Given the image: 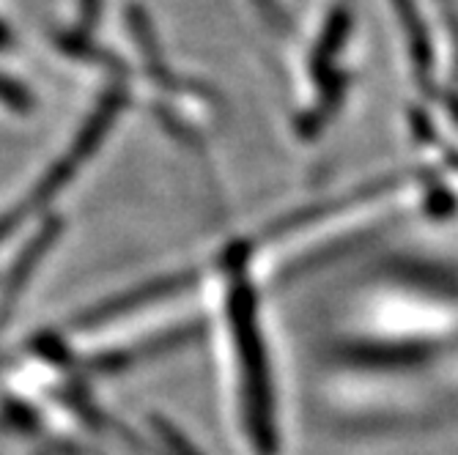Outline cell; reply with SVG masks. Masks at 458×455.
I'll list each match as a JSON object with an SVG mask.
<instances>
[{"mask_svg":"<svg viewBox=\"0 0 458 455\" xmlns=\"http://www.w3.org/2000/svg\"><path fill=\"white\" fill-rule=\"evenodd\" d=\"M159 431H162L165 442H168V447H171L176 455H200V452H198V450H195L184 436H182V434H176L171 426H165V423H162V426H159Z\"/></svg>","mask_w":458,"mask_h":455,"instance_id":"1","label":"cell"}]
</instances>
